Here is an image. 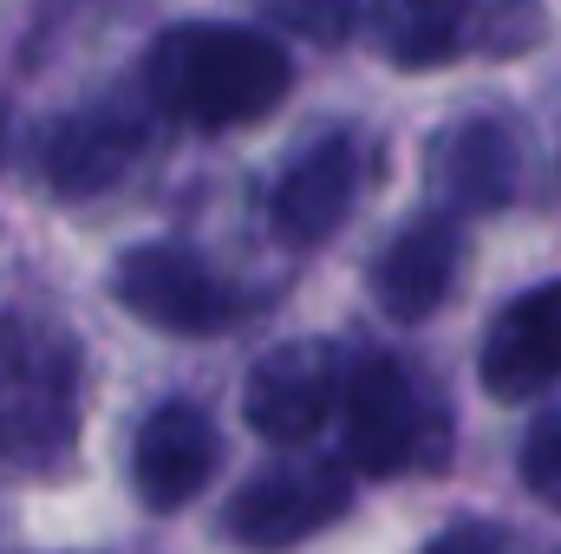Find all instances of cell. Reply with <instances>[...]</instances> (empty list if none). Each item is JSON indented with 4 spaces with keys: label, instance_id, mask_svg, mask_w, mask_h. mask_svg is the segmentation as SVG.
<instances>
[{
    "label": "cell",
    "instance_id": "cell-5",
    "mask_svg": "<svg viewBox=\"0 0 561 554\" xmlns=\"http://www.w3.org/2000/svg\"><path fill=\"white\" fill-rule=\"evenodd\" d=\"M112 293L131 320L157 326V333H176V339H203V333H222L236 320V293L190 249H170V242L131 249L112 275Z\"/></svg>",
    "mask_w": 561,
    "mask_h": 554
},
{
    "label": "cell",
    "instance_id": "cell-13",
    "mask_svg": "<svg viewBox=\"0 0 561 554\" xmlns=\"http://www.w3.org/2000/svg\"><path fill=\"white\" fill-rule=\"evenodd\" d=\"M463 26H470V0H399L392 7V59L444 66V59H457Z\"/></svg>",
    "mask_w": 561,
    "mask_h": 554
},
{
    "label": "cell",
    "instance_id": "cell-18",
    "mask_svg": "<svg viewBox=\"0 0 561 554\" xmlns=\"http://www.w3.org/2000/svg\"><path fill=\"white\" fill-rule=\"evenodd\" d=\"M0 157H7V105H0Z\"/></svg>",
    "mask_w": 561,
    "mask_h": 554
},
{
    "label": "cell",
    "instance_id": "cell-9",
    "mask_svg": "<svg viewBox=\"0 0 561 554\" xmlns=\"http://www.w3.org/2000/svg\"><path fill=\"white\" fill-rule=\"evenodd\" d=\"M216 457H222V443H216L209 412L170 399V405H157V412L138 424L131 483H138V496L157 516H176V509H190V503L203 496V483L216 476Z\"/></svg>",
    "mask_w": 561,
    "mask_h": 554
},
{
    "label": "cell",
    "instance_id": "cell-1",
    "mask_svg": "<svg viewBox=\"0 0 561 554\" xmlns=\"http://www.w3.org/2000/svg\"><path fill=\"white\" fill-rule=\"evenodd\" d=\"M294 66L268 33L255 26H229V20H183L170 33H157L150 59H144V92L157 112L203 125V131H236V125H262L287 99Z\"/></svg>",
    "mask_w": 561,
    "mask_h": 554
},
{
    "label": "cell",
    "instance_id": "cell-10",
    "mask_svg": "<svg viewBox=\"0 0 561 554\" xmlns=\"http://www.w3.org/2000/svg\"><path fill=\"white\" fill-rule=\"evenodd\" d=\"M431 183L444 196V209L483 216L503 209L523 183V131L510 118H463L431 143Z\"/></svg>",
    "mask_w": 561,
    "mask_h": 554
},
{
    "label": "cell",
    "instance_id": "cell-2",
    "mask_svg": "<svg viewBox=\"0 0 561 554\" xmlns=\"http://www.w3.org/2000/svg\"><path fill=\"white\" fill-rule=\"evenodd\" d=\"M79 339L46 313H0V463H66L79 437Z\"/></svg>",
    "mask_w": 561,
    "mask_h": 554
},
{
    "label": "cell",
    "instance_id": "cell-4",
    "mask_svg": "<svg viewBox=\"0 0 561 554\" xmlns=\"http://www.w3.org/2000/svg\"><path fill=\"white\" fill-rule=\"evenodd\" d=\"M353 503V476L340 463L320 457H280L268 470H255L236 503H229V542L249 554H287L307 535L333 529Z\"/></svg>",
    "mask_w": 561,
    "mask_h": 554
},
{
    "label": "cell",
    "instance_id": "cell-3",
    "mask_svg": "<svg viewBox=\"0 0 561 554\" xmlns=\"http://www.w3.org/2000/svg\"><path fill=\"white\" fill-rule=\"evenodd\" d=\"M346 457L359 476H424L450 457V412L399 359H366L346 379Z\"/></svg>",
    "mask_w": 561,
    "mask_h": 554
},
{
    "label": "cell",
    "instance_id": "cell-12",
    "mask_svg": "<svg viewBox=\"0 0 561 554\" xmlns=\"http://www.w3.org/2000/svg\"><path fill=\"white\" fill-rule=\"evenodd\" d=\"M457 262H463V235L450 216H424L412 229H399L386 242V255L373 262V300L392 313V320H431L450 287H457Z\"/></svg>",
    "mask_w": 561,
    "mask_h": 554
},
{
    "label": "cell",
    "instance_id": "cell-8",
    "mask_svg": "<svg viewBox=\"0 0 561 554\" xmlns=\"http://www.w3.org/2000/svg\"><path fill=\"white\" fill-rule=\"evenodd\" d=\"M561 379V280L516 293L483 339V392L503 405H529Z\"/></svg>",
    "mask_w": 561,
    "mask_h": 554
},
{
    "label": "cell",
    "instance_id": "cell-11",
    "mask_svg": "<svg viewBox=\"0 0 561 554\" xmlns=\"http://www.w3.org/2000/svg\"><path fill=\"white\" fill-rule=\"evenodd\" d=\"M353 196H359V138H346V131L313 138L287 170H280V183H275L280 242H294V249L327 242V235L346 222Z\"/></svg>",
    "mask_w": 561,
    "mask_h": 554
},
{
    "label": "cell",
    "instance_id": "cell-17",
    "mask_svg": "<svg viewBox=\"0 0 561 554\" xmlns=\"http://www.w3.org/2000/svg\"><path fill=\"white\" fill-rule=\"evenodd\" d=\"M424 554H503V535L483 529V522H450L444 535H431Z\"/></svg>",
    "mask_w": 561,
    "mask_h": 554
},
{
    "label": "cell",
    "instance_id": "cell-7",
    "mask_svg": "<svg viewBox=\"0 0 561 554\" xmlns=\"http://www.w3.org/2000/svg\"><path fill=\"white\" fill-rule=\"evenodd\" d=\"M144 143H150V118H144V105L105 99V105H85V112L59 118V125L46 131L39 163H46V183H53L59 196L79 203V196H105V189H118V183L138 170Z\"/></svg>",
    "mask_w": 561,
    "mask_h": 554
},
{
    "label": "cell",
    "instance_id": "cell-16",
    "mask_svg": "<svg viewBox=\"0 0 561 554\" xmlns=\"http://www.w3.org/2000/svg\"><path fill=\"white\" fill-rule=\"evenodd\" d=\"M536 33H542V13H536L529 0H503V7L483 13V26H477V39H483L490 59H516Z\"/></svg>",
    "mask_w": 561,
    "mask_h": 554
},
{
    "label": "cell",
    "instance_id": "cell-15",
    "mask_svg": "<svg viewBox=\"0 0 561 554\" xmlns=\"http://www.w3.org/2000/svg\"><path fill=\"white\" fill-rule=\"evenodd\" d=\"M523 483H529L549 509H561V412L529 424V437H523Z\"/></svg>",
    "mask_w": 561,
    "mask_h": 554
},
{
    "label": "cell",
    "instance_id": "cell-6",
    "mask_svg": "<svg viewBox=\"0 0 561 554\" xmlns=\"http://www.w3.org/2000/svg\"><path fill=\"white\" fill-rule=\"evenodd\" d=\"M346 399V379H340V353L327 339H287L268 346L249 372V392H242V412L255 424V437H268L280 450L307 443L333 405Z\"/></svg>",
    "mask_w": 561,
    "mask_h": 554
},
{
    "label": "cell",
    "instance_id": "cell-14",
    "mask_svg": "<svg viewBox=\"0 0 561 554\" xmlns=\"http://www.w3.org/2000/svg\"><path fill=\"white\" fill-rule=\"evenodd\" d=\"M262 13L313 46H340L359 26V0H262Z\"/></svg>",
    "mask_w": 561,
    "mask_h": 554
}]
</instances>
